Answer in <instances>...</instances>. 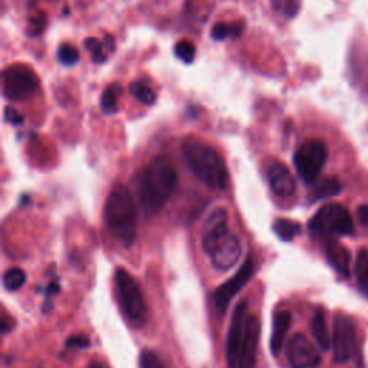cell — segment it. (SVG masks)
<instances>
[{
	"mask_svg": "<svg viewBox=\"0 0 368 368\" xmlns=\"http://www.w3.org/2000/svg\"><path fill=\"white\" fill-rule=\"evenodd\" d=\"M177 186V173L172 162L158 157L138 173L137 193L147 215L158 213L169 201Z\"/></svg>",
	"mask_w": 368,
	"mask_h": 368,
	"instance_id": "cell-1",
	"label": "cell"
},
{
	"mask_svg": "<svg viewBox=\"0 0 368 368\" xmlns=\"http://www.w3.org/2000/svg\"><path fill=\"white\" fill-rule=\"evenodd\" d=\"M104 219L108 232L126 248L137 237L138 212L131 191L124 184H115L105 201Z\"/></svg>",
	"mask_w": 368,
	"mask_h": 368,
	"instance_id": "cell-2",
	"label": "cell"
},
{
	"mask_svg": "<svg viewBox=\"0 0 368 368\" xmlns=\"http://www.w3.org/2000/svg\"><path fill=\"white\" fill-rule=\"evenodd\" d=\"M182 153L190 172L215 190H225L229 184V173L223 157L206 143L187 138L182 146Z\"/></svg>",
	"mask_w": 368,
	"mask_h": 368,
	"instance_id": "cell-3",
	"label": "cell"
},
{
	"mask_svg": "<svg viewBox=\"0 0 368 368\" xmlns=\"http://www.w3.org/2000/svg\"><path fill=\"white\" fill-rule=\"evenodd\" d=\"M115 290L119 307L127 319L136 326H143L148 316L147 304L138 282L124 268L115 272Z\"/></svg>",
	"mask_w": 368,
	"mask_h": 368,
	"instance_id": "cell-4",
	"label": "cell"
},
{
	"mask_svg": "<svg viewBox=\"0 0 368 368\" xmlns=\"http://www.w3.org/2000/svg\"><path fill=\"white\" fill-rule=\"evenodd\" d=\"M309 232L315 237L333 239V236H347L354 232L352 218L341 204L328 203L322 206L309 220Z\"/></svg>",
	"mask_w": 368,
	"mask_h": 368,
	"instance_id": "cell-5",
	"label": "cell"
},
{
	"mask_svg": "<svg viewBox=\"0 0 368 368\" xmlns=\"http://www.w3.org/2000/svg\"><path fill=\"white\" fill-rule=\"evenodd\" d=\"M328 158V148L321 140L305 141L294 155V165L301 180L307 184H314Z\"/></svg>",
	"mask_w": 368,
	"mask_h": 368,
	"instance_id": "cell-6",
	"label": "cell"
},
{
	"mask_svg": "<svg viewBox=\"0 0 368 368\" xmlns=\"http://www.w3.org/2000/svg\"><path fill=\"white\" fill-rule=\"evenodd\" d=\"M39 87L36 73L23 65H12L4 71V95L9 101H25Z\"/></svg>",
	"mask_w": 368,
	"mask_h": 368,
	"instance_id": "cell-7",
	"label": "cell"
},
{
	"mask_svg": "<svg viewBox=\"0 0 368 368\" xmlns=\"http://www.w3.org/2000/svg\"><path fill=\"white\" fill-rule=\"evenodd\" d=\"M355 325L352 319L347 315L338 314L334 318L331 340L336 362L344 364L352 357L355 350Z\"/></svg>",
	"mask_w": 368,
	"mask_h": 368,
	"instance_id": "cell-8",
	"label": "cell"
},
{
	"mask_svg": "<svg viewBox=\"0 0 368 368\" xmlns=\"http://www.w3.org/2000/svg\"><path fill=\"white\" fill-rule=\"evenodd\" d=\"M204 254L210 258L216 269L229 271L239 262L242 247L239 239L229 232L226 236L213 243L209 249L204 251Z\"/></svg>",
	"mask_w": 368,
	"mask_h": 368,
	"instance_id": "cell-9",
	"label": "cell"
},
{
	"mask_svg": "<svg viewBox=\"0 0 368 368\" xmlns=\"http://www.w3.org/2000/svg\"><path fill=\"white\" fill-rule=\"evenodd\" d=\"M252 275H254V262L251 258H248V261L242 265L237 273L233 278H230L226 283H223L220 288L216 290L215 307L220 316L226 312L230 301L235 298V295L243 288V286L248 283Z\"/></svg>",
	"mask_w": 368,
	"mask_h": 368,
	"instance_id": "cell-10",
	"label": "cell"
},
{
	"mask_svg": "<svg viewBox=\"0 0 368 368\" xmlns=\"http://www.w3.org/2000/svg\"><path fill=\"white\" fill-rule=\"evenodd\" d=\"M286 358L291 368H315L321 362V355L314 344L304 334L291 337L286 348Z\"/></svg>",
	"mask_w": 368,
	"mask_h": 368,
	"instance_id": "cell-11",
	"label": "cell"
},
{
	"mask_svg": "<svg viewBox=\"0 0 368 368\" xmlns=\"http://www.w3.org/2000/svg\"><path fill=\"white\" fill-rule=\"evenodd\" d=\"M261 337V321L255 315H249L244 325L243 340L239 350L236 368H255L258 345Z\"/></svg>",
	"mask_w": 368,
	"mask_h": 368,
	"instance_id": "cell-12",
	"label": "cell"
},
{
	"mask_svg": "<svg viewBox=\"0 0 368 368\" xmlns=\"http://www.w3.org/2000/svg\"><path fill=\"white\" fill-rule=\"evenodd\" d=\"M247 302H239L233 316L232 322L229 326V334H227V343H226V362L227 368H236L237 365V357H239V350L240 344L243 340V333H244V325H247Z\"/></svg>",
	"mask_w": 368,
	"mask_h": 368,
	"instance_id": "cell-13",
	"label": "cell"
},
{
	"mask_svg": "<svg viewBox=\"0 0 368 368\" xmlns=\"http://www.w3.org/2000/svg\"><path fill=\"white\" fill-rule=\"evenodd\" d=\"M268 182L273 191L280 198H288L295 194L297 183L292 173L282 162H273L268 169Z\"/></svg>",
	"mask_w": 368,
	"mask_h": 368,
	"instance_id": "cell-14",
	"label": "cell"
},
{
	"mask_svg": "<svg viewBox=\"0 0 368 368\" xmlns=\"http://www.w3.org/2000/svg\"><path fill=\"white\" fill-rule=\"evenodd\" d=\"M229 233L227 227V210L219 208L210 213L208 220L203 225L201 232V248L203 251L209 249L213 243Z\"/></svg>",
	"mask_w": 368,
	"mask_h": 368,
	"instance_id": "cell-15",
	"label": "cell"
},
{
	"mask_svg": "<svg viewBox=\"0 0 368 368\" xmlns=\"http://www.w3.org/2000/svg\"><path fill=\"white\" fill-rule=\"evenodd\" d=\"M325 255L330 265L344 278L351 275V255L348 249L337 242L336 239H328L325 243Z\"/></svg>",
	"mask_w": 368,
	"mask_h": 368,
	"instance_id": "cell-16",
	"label": "cell"
},
{
	"mask_svg": "<svg viewBox=\"0 0 368 368\" xmlns=\"http://www.w3.org/2000/svg\"><path fill=\"white\" fill-rule=\"evenodd\" d=\"M292 315L290 311H279L273 318V330L271 337V350L276 355L283 347L286 334H288L291 328Z\"/></svg>",
	"mask_w": 368,
	"mask_h": 368,
	"instance_id": "cell-17",
	"label": "cell"
},
{
	"mask_svg": "<svg viewBox=\"0 0 368 368\" xmlns=\"http://www.w3.org/2000/svg\"><path fill=\"white\" fill-rule=\"evenodd\" d=\"M312 334L316 340L319 348L322 351H328L331 347V338L328 331V324H326V315L324 308H318L312 318Z\"/></svg>",
	"mask_w": 368,
	"mask_h": 368,
	"instance_id": "cell-18",
	"label": "cell"
},
{
	"mask_svg": "<svg viewBox=\"0 0 368 368\" xmlns=\"http://www.w3.org/2000/svg\"><path fill=\"white\" fill-rule=\"evenodd\" d=\"M341 189H343V184L337 177H325V179L316 180L311 190V200L318 201V200L334 197V196L340 194Z\"/></svg>",
	"mask_w": 368,
	"mask_h": 368,
	"instance_id": "cell-19",
	"label": "cell"
},
{
	"mask_svg": "<svg viewBox=\"0 0 368 368\" xmlns=\"http://www.w3.org/2000/svg\"><path fill=\"white\" fill-rule=\"evenodd\" d=\"M124 93L122 87L119 84H111L105 88L102 97H101V108L105 114L111 115V114H117L119 107H118V101L119 97Z\"/></svg>",
	"mask_w": 368,
	"mask_h": 368,
	"instance_id": "cell-20",
	"label": "cell"
},
{
	"mask_svg": "<svg viewBox=\"0 0 368 368\" xmlns=\"http://www.w3.org/2000/svg\"><path fill=\"white\" fill-rule=\"evenodd\" d=\"M273 230L279 236V239H282L285 242H290L302 232V227L298 222H294L290 219H278L273 223Z\"/></svg>",
	"mask_w": 368,
	"mask_h": 368,
	"instance_id": "cell-21",
	"label": "cell"
},
{
	"mask_svg": "<svg viewBox=\"0 0 368 368\" xmlns=\"http://www.w3.org/2000/svg\"><path fill=\"white\" fill-rule=\"evenodd\" d=\"M244 30V23L243 22H236V23H216L212 29V37L215 40H225V39H236L239 37Z\"/></svg>",
	"mask_w": 368,
	"mask_h": 368,
	"instance_id": "cell-22",
	"label": "cell"
},
{
	"mask_svg": "<svg viewBox=\"0 0 368 368\" xmlns=\"http://www.w3.org/2000/svg\"><path fill=\"white\" fill-rule=\"evenodd\" d=\"M355 278L360 285V288L368 294V249H361L355 259L354 266Z\"/></svg>",
	"mask_w": 368,
	"mask_h": 368,
	"instance_id": "cell-23",
	"label": "cell"
},
{
	"mask_svg": "<svg viewBox=\"0 0 368 368\" xmlns=\"http://www.w3.org/2000/svg\"><path fill=\"white\" fill-rule=\"evenodd\" d=\"M129 93L141 104L144 105H153L157 101V95L147 84L141 83V81H136L129 85Z\"/></svg>",
	"mask_w": 368,
	"mask_h": 368,
	"instance_id": "cell-24",
	"label": "cell"
},
{
	"mask_svg": "<svg viewBox=\"0 0 368 368\" xmlns=\"http://www.w3.org/2000/svg\"><path fill=\"white\" fill-rule=\"evenodd\" d=\"M271 6L275 13L292 19L299 12L301 0H271Z\"/></svg>",
	"mask_w": 368,
	"mask_h": 368,
	"instance_id": "cell-25",
	"label": "cell"
},
{
	"mask_svg": "<svg viewBox=\"0 0 368 368\" xmlns=\"http://www.w3.org/2000/svg\"><path fill=\"white\" fill-rule=\"evenodd\" d=\"M25 282H26V273L19 268H12L4 275V286L11 292L20 290L25 285Z\"/></svg>",
	"mask_w": 368,
	"mask_h": 368,
	"instance_id": "cell-26",
	"label": "cell"
},
{
	"mask_svg": "<svg viewBox=\"0 0 368 368\" xmlns=\"http://www.w3.org/2000/svg\"><path fill=\"white\" fill-rule=\"evenodd\" d=\"M87 51L91 54V58L95 64H102L107 61V55L104 52V44H101V40L97 37H88L84 42Z\"/></svg>",
	"mask_w": 368,
	"mask_h": 368,
	"instance_id": "cell-27",
	"label": "cell"
},
{
	"mask_svg": "<svg viewBox=\"0 0 368 368\" xmlns=\"http://www.w3.org/2000/svg\"><path fill=\"white\" fill-rule=\"evenodd\" d=\"M174 55H176L179 59H182L183 62L190 64V62H193V59H194L196 48H194V45L190 42V40L183 39V40H180V42L176 44V47H174Z\"/></svg>",
	"mask_w": 368,
	"mask_h": 368,
	"instance_id": "cell-28",
	"label": "cell"
},
{
	"mask_svg": "<svg viewBox=\"0 0 368 368\" xmlns=\"http://www.w3.org/2000/svg\"><path fill=\"white\" fill-rule=\"evenodd\" d=\"M58 61L65 66H72L79 62V52L71 45H62L57 52Z\"/></svg>",
	"mask_w": 368,
	"mask_h": 368,
	"instance_id": "cell-29",
	"label": "cell"
},
{
	"mask_svg": "<svg viewBox=\"0 0 368 368\" xmlns=\"http://www.w3.org/2000/svg\"><path fill=\"white\" fill-rule=\"evenodd\" d=\"M140 368H167V367L154 351L144 350L140 355Z\"/></svg>",
	"mask_w": 368,
	"mask_h": 368,
	"instance_id": "cell-30",
	"label": "cell"
},
{
	"mask_svg": "<svg viewBox=\"0 0 368 368\" xmlns=\"http://www.w3.org/2000/svg\"><path fill=\"white\" fill-rule=\"evenodd\" d=\"M5 118L8 122H12L13 126H20L23 122V117L12 107H6L5 109Z\"/></svg>",
	"mask_w": 368,
	"mask_h": 368,
	"instance_id": "cell-31",
	"label": "cell"
},
{
	"mask_svg": "<svg viewBox=\"0 0 368 368\" xmlns=\"http://www.w3.org/2000/svg\"><path fill=\"white\" fill-rule=\"evenodd\" d=\"M69 347H81V348H85V347H90V341L87 337H81V336H76V337H71L66 343Z\"/></svg>",
	"mask_w": 368,
	"mask_h": 368,
	"instance_id": "cell-32",
	"label": "cell"
},
{
	"mask_svg": "<svg viewBox=\"0 0 368 368\" xmlns=\"http://www.w3.org/2000/svg\"><path fill=\"white\" fill-rule=\"evenodd\" d=\"M357 216H358V220L361 225L368 226V206H365V204L360 206L357 210Z\"/></svg>",
	"mask_w": 368,
	"mask_h": 368,
	"instance_id": "cell-33",
	"label": "cell"
},
{
	"mask_svg": "<svg viewBox=\"0 0 368 368\" xmlns=\"http://www.w3.org/2000/svg\"><path fill=\"white\" fill-rule=\"evenodd\" d=\"M114 47H115V44H114L112 36L111 35H105V37H104V48H107L109 52H112Z\"/></svg>",
	"mask_w": 368,
	"mask_h": 368,
	"instance_id": "cell-34",
	"label": "cell"
},
{
	"mask_svg": "<svg viewBox=\"0 0 368 368\" xmlns=\"http://www.w3.org/2000/svg\"><path fill=\"white\" fill-rule=\"evenodd\" d=\"M87 368H104V365L100 364V362H91Z\"/></svg>",
	"mask_w": 368,
	"mask_h": 368,
	"instance_id": "cell-35",
	"label": "cell"
}]
</instances>
